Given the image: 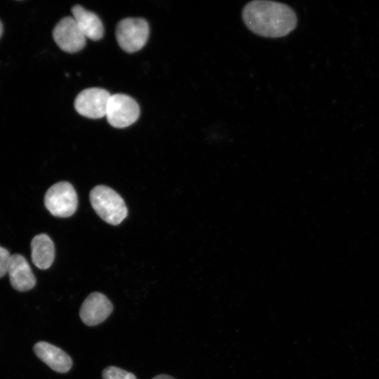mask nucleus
Masks as SVG:
<instances>
[{"label": "nucleus", "instance_id": "f257e3e1", "mask_svg": "<svg viewBox=\"0 0 379 379\" xmlns=\"http://www.w3.org/2000/svg\"><path fill=\"white\" fill-rule=\"evenodd\" d=\"M242 18L252 32L261 36H286L297 25L294 11L288 5L267 0H254L246 4Z\"/></svg>", "mask_w": 379, "mask_h": 379}, {"label": "nucleus", "instance_id": "f03ea898", "mask_svg": "<svg viewBox=\"0 0 379 379\" xmlns=\"http://www.w3.org/2000/svg\"><path fill=\"white\" fill-rule=\"evenodd\" d=\"M90 201L96 213L110 225H119L127 216L128 210L124 199L109 187L95 186L91 191Z\"/></svg>", "mask_w": 379, "mask_h": 379}, {"label": "nucleus", "instance_id": "7ed1b4c3", "mask_svg": "<svg viewBox=\"0 0 379 379\" xmlns=\"http://www.w3.org/2000/svg\"><path fill=\"white\" fill-rule=\"evenodd\" d=\"M78 204L77 192L68 182H59L52 185L44 197V204L54 216L66 218L74 213Z\"/></svg>", "mask_w": 379, "mask_h": 379}, {"label": "nucleus", "instance_id": "20e7f679", "mask_svg": "<svg viewBox=\"0 0 379 379\" xmlns=\"http://www.w3.org/2000/svg\"><path fill=\"white\" fill-rule=\"evenodd\" d=\"M149 33L147 22L140 18H127L117 25L116 37L119 46L127 53L141 49Z\"/></svg>", "mask_w": 379, "mask_h": 379}, {"label": "nucleus", "instance_id": "39448f33", "mask_svg": "<svg viewBox=\"0 0 379 379\" xmlns=\"http://www.w3.org/2000/svg\"><path fill=\"white\" fill-rule=\"evenodd\" d=\"M139 115L140 107L133 98L122 93L111 95L105 117L112 126L128 127L136 121Z\"/></svg>", "mask_w": 379, "mask_h": 379}, {"label": "nucleus", "instance_id": "423d86ee", "mask_svg": "<svg viewBox=\"0 0 379 379\" xmlns=\"http://www.w3.org/2000/svg\"><path fill=\"white\" fill-rule=\"evenodd\" d=\"M110 96L107 91L101 88L84 89L76 97L75 109L79 114L87 118H102L105 117Z\"/></svg>", "mask_w": 379, "mask_h": 379}, {"label": "nucleus", "instance_id": "0eeeda50", "mask_svg": "<svg viewBox=\"0 0 379 379\" xmlns=\"http://www.w3.org/2000/svg\"><path fill=\"white\" fill-rule=\"evenodd\" d=\"M53 36L57 45L67 53H76L86 44V38L73 17L67 16L60 20L53 29Z\"/></svg>", "mask_w": 379, "mask_h": 379}, {"label": "nucleus", "instance_id": "6e6552de", "mask_svg": "<svg viewBox=\"0 0 379 379\" xmlns=\"http://www.w3.org/2000/svg\"><path fill=\"white\" fill-rule=\"evenodd\" d=\"M113 305L102 293L93 292L83 302L79 316L87 326H96L103 322L112 313Z\"/></svg>", "mask_w": 379, "mask_h": 379}, {"label": "nucleus", "instance_id": "1a4fd4ad", "mask_svg": "<svg viewBox=\"0 0 379 379\" xmlns=\"http://www.w3.org/2000/svg\"><path fill=\"white\" fill-rule=\"evenodd\" d=\"M35 354L52 370L58 373H67L72 366L71 357L60 348L45 341L34 345Z\"/></svg>", "mask_w": 379, "mask_h": 379}, {"label": "nucleus", "instance_id": "9d476101", "mask_svg": "<svg viewBox=\"0 0 379 379\" xmlns=\"http://www.w3.org/2000/svg\"><path fill=\"white\" fill-rule=\"evenodd\" d=\"M10 283L18 291H27L36 284V278L29 264L21 255H11L8 269Z\"/></svg>", "mask_w": 379, "mask_h": 379}, {"label": "nucleus", "instance_id": "9b49d317", "mask_svg": "<svg viewBox=\"0 0 379 379\" xmlns=\"http://www.w3.org/2000/svg\"><path fill=\"white\" fill-rule=\"evenodd\" d=\"M72 17L86 39L97 41L104 34V27L99 17L79 5L72 8Z\"/></svg>", "mask_w": 379, "mask_h": 379}, {"label": "nucleus", "instance_id": "f8f14e48", "mask_svg": "<svg viewBox=\"0 0 379 379\" xmlns=\"http://www.w3.org/2000/svg\"><path fill=\"white\" fill-rule=\"evenodd\" d=\"M32 260L41 270H46L52 265L55 256L54 244L46 234L35 236L31 242Z\"/></svg>", "mask_w": 379, "mask_h": 379}, {"label": "nucleus", "instance_id": "ddd939ff", "mask_svg": "<svg viewBox=\"0 0 379 379\" xmlns=\"http://www.w3.org/2000/svg\"><path fill=\"white\" fill-rule=\"evenodd\" d=\"M102 375L103 379H137L133 373L114 366L106 367Z\"/></svg>", "mask_w": 379, "mask_h": 379}, {"label": "nucleus", "instance_id": "4468645a", "mask_svg": "<svg viewBox=\"0 0 379 379\" xmlns=\"http://www.w3.org/2000/svg\"><path fill=\"white\" fill-rule=\"evenodd\" d=\"M11 256L8 251L0 246V278L8 273Z\"/></svg>", "mask_w": 379, "mask_h": 379}, {"label": "nucleus", "instance_id": "2eb2a0df", "mask_svg": "<svg viewBox=\"0 0 379 379\" xmlns=\"http://www.w3.org/2000/svg\"><path fill=\"white\" fill-rule=\"evenodd\" d=\"M152 379H175L172 376L166 374H160L154 376Z\"/></svg>", "mask_w": 379, "mask_h": 379}, {"label": "nucleus", "instance_id": "dca6fc26", "mask_svg": "<svg viewBox=\"0 0 379 379\" xmlns=\"http://www.w3.org/2000/svg\"><path fill=\"white\" fill-rule=\"evenodd\" d=\"M2 32H3V25L1 24V22L0 21V37L2 34Z\"/></svg>", "mask_w": 379, "mask_h": 379}]
</instances>
